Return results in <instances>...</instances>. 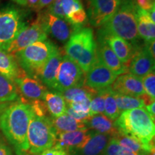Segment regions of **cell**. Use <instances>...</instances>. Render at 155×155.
<instances>
[{
    "label": "cell",
    "mask_w": 155,
    "mask_h": 155,
    "mask_svg": "<svg viewBox=\"0 0 155 155\" xmlns=\"http://www.w3.org/2000/svg\"><path fill=\"white\" fill-rule=\"evenodd\" d=\"M117 76L96 57V61L85 74V86L98 91L111 87Z\"/></svg>",
    "instance_id": "obj_13"
},
{
    "label": "cell",
    "mask_w": 155,
    "mask_h": 155,
    "mask_svg": "<svg viewBox=\"0 0 155 155\" xmlns=\"http://www.w3.org/2000/svg\"><path fill=\"white\" fill-rule=\"evenodd\" d=\"M1 113H2V112H1V111H0V114H1Z\"/></svg>",
    "instance_id": "obj_47"
},
{
    "label": "cell",
    "mask_w": 155,
    "mask_h": 155,
    "mask_svg": "<svg viewBox=\"0 0 155 155\" xmlns=\"http://www.w3.org/2000/svg\"><path fill=\"white\" fill-rule=\"evenodd\" d=\"M66 55L86 73L96 59V41L90 28L75 29L65 46Z\"/></svg>",
    "instance_id": "obj_4"
},
{
    "label": "cell",
    "mask_w": 155,
    "mask_h": 155,
    "mask_svg": "<svg viewBox=\"0 0 155 155\" xmlns=\"http://www.w3.org/2000/svg\"><path fill=\"white\" fill-rule=\"evenodd\" d=\"M94 133V131L88 129L57 134L53 147L65 151L68 155H72L86 145Z\"/></svg>",
    "instance_id": "obj_14"
},
{
    "label": "cell",
    "mask_w": 155,
    "mask_h": 155,
    "mask_svg": "<svg viewBox=\"0 0 155 155\" xmlns=\"http://www.w3.org/2000/svg\"><path fill=\"white\" fill-rule=\"evenodd\" d=\"M112 137L115 139L121 147L130 151L135 155H149L152 149L155 148L154 144L151 146L143 144L137 139L124 134L119 131Z\"/></svg>",
    "instance_id": "obj_28"
},
{
    "label": "cell",
    "mask_w": 155,
    "mask_h": 155,
    "mask_svg": "<svg viewBox=\"0 0 155 155\" xmlns=\"http://www.w3.org/2000/svg\"><path fill=\"white\" fill-rule=\"evenodd\" d=\"M0 155H14L11 145L0 131Z\"/></svg>",
    "instance_id": "obj_35"
},
{
    "label": "cell",
    "mask_w": 155,
    "mask_h": 155,
    "mask_svg": "<svg viewBox=\"0 0 155 155\" xmlns=\"http://www.w3.org/2000/svg\"><path fill=\"white\" fill-rule=\"evenodd\" d=\"M19 99V91L14 81L0 73V103L8 104Z\"/></svg>",
    "instance_id": "obj_29"
},
{
    "label": "cell",
    "mask_w": 155,
    "mask_h": 155,
    "mask_svg": "<svg viewBox=\"0 0 155 155\" xmlns=\"http://www.w3.org/2000/svg\"><path fill=\"white\" fill-rule=\"evenodd\" d=\"M14 155H16V154H14ZM25 155H30V154H25Z\"/></svg>",
    "instance_id": "obj_46"
},
{
    "label": "cell",
    "mask_w": 155,
    "mask_h": 155,
    "mask_svg": "<svg viewBox=\"0 0 155 155\" xmlns=\"http://www.w3.org/2000/svg\"><path fill=\"white\" fill-rule=\"evenodd\" d=\"M97 39L104 41L119 58L122 63L127 66L134 55L136 50L131 45L120 37L99 29Z\"/></svg>",
    "instance_id": "obj_15"
},
{
    "label": "cell",
    "mask_w": 155,
    "mask_h": 155,
    "mask_svg": "<svg viewBox=\"0 0 155 155\" xmlns=\"http://www.w3.org/2000/svg\"><path fill=\"white\" fill-rule=\"evenodd\" d=\"M114 96L120 113L134 108H144L145 106L144 101L141 99V97L120 94L114 91Z\"/></svg>",
    "instance_id": "obj_30"
},
{
    "label": "cell",
    "mask_w": 155,
    "mask_h": 155,
    "mask_svg": "<svg viewBox=\"0 0 155 155\" xmlns=\"http://www.w3.org/2000/svg\"><path fill=\"white\" fill-rule=\"evenodd\" d=\"M85 73L78 64L65 55L60 63L53 91L62 93L68 89L84 85Z\"/></svg>",
    "instance_id": "obj_8"
},
{
    "label": "cell",
    "mask_w": 155,
    "mask_h": 155,
    "mask_svg": "<svg viewBox=\"0 0 155 155\" xmlns=\"http://www.w3.org/2000/svg\"><path fill=\"white\" fill-rule=\"evenodd\" d=\"M111 136L95 132L81 150L72 155H102Z\"/></svg>",
    "instance_id": "obj_21"
},
{
    "label": "cell",
    "mask_w": 155,
    "mask_h": 155,
    "mask_svg": "<svg viewBox=\"0 0 155 155\" xmlns=\"http://www.w3.org/2000/svg\"><path fill=\"white\" fill-rule=\"evenodd\" d=\"M57 132L49 116H39L32 113L28 130L29 154L37 155L52 148Z\"/></svg>",
    "instance_id": "obj_5"
},
{
    "label": "cell",
    "mask_w": 155,
    "mask_h": 155,
    "mask_svg": "<svg viewBox=\"0 0 155 155\" xmlns=\"http://www.w3.org/2000/svg\"><path fill=\"white\" fill-rule=\"evenodd\" d=\"M14 2H15L17 5H20V6H23V7H25V6H27V1L26 0H12Z\"/></svg>",
    "instance_id": "obj_43"
},
{
    "label": "cell",
    "mask_w": 155,
    "mask_h": 155,
    "mask_svg": "<svg viewBox=\"0 0 155 155\" xmlns=\"http://www.w3.org/2000/svg\"><path fill=\"white\" fill-rule=\"evenodd\" d=\"M137 31L139 38L144 42H150L155 39V24L151 20L147 12L137 6Z\"/></svg>",
    "instance_id": "obj_24"
},
{
    "label": "cell",
    "mask_w": 155,
    "mask_h": 155,
    "mask_svg": "<svg viewBox=\"0 0 155 155\" xmlns=\"http://www.w3.org/2000/svg\"><path fill=\"white\" fill-rule=\"evenodd\" d=\"M21 94L30 101L43 100L48 88L37 78L30 76L25 71L14 81Z\"/></svg>",
    "instance_id": "obj_16"
},
{
    "label": "cell",
    "mask_w": 155,
    "mask_h": 155,
    "mask_svg": "<svg viewBox=\"0 0 155 155\" xmlns=\"http://www.w3.org/2000/svg\"><path fill=\"white\" fill-rule=\"evenodd\" d=\"M147 14H148L149 17H150V18L151 19V20L152 21V22H155V7L154 8H152V9H150V10L149 11H147Z\"/></svg>",
    "instance_id": "obj_42"
},
{
    "label": "cell",
    "mask_w": 155,
    "mask_h": 155,
    "mask_svg": "<svg viewBox=\"0 0 155 155\" xmlns=\"http://www.w3.org/2000/svg\"><path fill=\"white\" fill-rule=\"evenodd\" d=\"M111 88L115 93L128 96L139 97L145 94L141 78L131 73L117 76Z\"/></svg>",
    "instance_id": "obj_17"
},
{
    "label": "cell",
    "mask_w": 155,
    "mask_h": 155,
    "mask_svg": "<svg viewBox=\"0 0 155 155\" xmlns=\"http://www.w3.org/2000/svg\"><path fill=\"white\" fill-rule=\"evenodd\" d=\"M32 113L28 103L17 101L9 105L0 114V129L16 155L29 154L28 130Z\"/></svg>",
    "instance_id": "obj_1"
},
{
    "label": "cell",
    "mask_w": 155,
    "mask_h": 155,
    "mask_svg": "<svg viewBox=\"0 0 155 155\" xmlns=\"http://www.w3.org/2000/svg\"><path fill=\"white\" fill-rule=\"evenodd\" d=\"M50 120L57 134L88 129L86 121H78L67 114L59 117H50Z\"/></svg>",
    "instance_id": "obj_26"
},
{
    "label": "cell",
    "mask_w": 155,
    "mask_h": 155,
    "mask_svg": "<svg viewBox=\"0 0 155 155\" xmlns=\"http://www.w3.org/2000/svg\"><path fill=\"white\" fill-rule=\"evenodd\" d=\"M86 127L88 129L102 134L114 137L118 130L114 126V122L104 114H97L91 116L86 121Z\"/></svg>",
    "instance_id": "obj_23"
},
{
    "label": "cell",
    "mask_w": 155,
    "mask_h": 155,
    "mask_svg": "<svg viewBox=\"0 0 155 155\" xmlns=\"http://www.w3.org/2000/svg\"><path fill=\"white\" fill-rule=\"evenodd\" d=\"M102 155H135L130 151L121 147L115 139L111 137Z\"/></svg>",
    "instance_id": "obj_33"
},
{
    "label": "cell",
    "mask_w": 155,
    "mask_h": 155,
    "mask_svg": "<svg viewBox=\"0 0 155 155\" xmlns=\"http://www.w3.org/2000/svg\"><path fill=\"white\" fill-rule=\"evenodd\" d=\"M121 0H87L88 19L94 27L101 28L119 8Z\"/></svg>",
    "instance_id": "obj_11"
},
{
    "label": "cell",
    "mask_w": 155,
    "mask_h": 155,
    "mask_svg": "<svg viewBox=\"0 0 155 155\" xmlns=\"http://www.w3.org/2000/svg\"><path fill=\"white\" fill-rule=\"evenodd\" d=\"M154 46H155V42L154 40L150 42H145V44L144 47L145 48L148 53L152 55V58H155V50H154Z\"/></svg>",
    "instance_id": "obj_38"
},
{
    "label": "cell",
    "mask_w": 155,
    "mask_h": 155,
    "mask_svg": "<svg viewBox=\"0 0 155 155\" xmlns=\"http://www.w3.org/2000/svg\"><path fill=\"white\" fill-rule=\"evenodd\" d=\"M137 9L135 0H121L115 14L100 29L123 38L137 50L141 46L137 31Z\"/></svg>",
    "instance_id": "obj_3"
},
{
    "label": "cell",
    "mask_w": 155,
    "mask_h": 155,
    "mask_svg": "<svg viewBox=\"0 0 155 155\" xmlns=\"http://www.w3.org/2000/svg\"><path fill=\"white\" fill-rule=\"evenodd\" d=\"M43 101L51 117H59L66 114L67 104L61 93L48 91L45 94Z\"/></svg>",
    "instance_id": "obj_25"
},
{
    "label": "cell",
    "mask_w": 155,
    "mask_h": 155,
    "mask_svg": "<svg viewBox=\"0 0 155 155\" xmlns=\"http://www.w3.org/2000/svg\"><path fill=\"white\" fill-rule=\"evenodd\" d=\"M105 89L98 91L96 94L93 97L90 104V110H89L90 117L97 114H104Z\"/></svg>",
    "instance_id": "obj_32"
},
{
    "label": "cell",
    "mask_w": 155,
    "mask_h": 155,
    "mask_svg": "<svg viewBox=\"0 0 155 155\" xmlns=\"http://www.w3.org/2000/svg\"><path fill=\"white\" fill-rule=\"evenodd\" d=\"M144 108L147 110L149 114L153 119L155 120V102H152L148 105L145 106Z\"/></svg>",
    "instance_id": "obj_40"
},
{
    "label": "cell",
    "mask_w": 155,
    "mask_h": 155,
    "mask_svg": "<svg viewBox=\"0 0 155 155\" xmlns=\"http://www.w3.org/2000/svg\"><path fill=\"white\" fill-rule=\"evenodd\" d=\"M38 18L45 29L47 34L61 42H67L78 28L73 26L68 21L55 16L48 10L42 12Z\"/></svg>",
    "instance_id": "obj_12"
},
{
    "label": "cell",
    "mask_w": 155,
    "mask_h": 155,
    "mask_svg": "<svg viewBox=\"0 0 155 155\" xmlns=\"http://www.w3.org/2000/svg\"><path fill=\"white\" fill-rule=\"evenodd\" d=\"M144 90L147 96H150L152 100L155 98V73H150L141 78Z\"/></svg>",
    "instance_id": "obj_34"
},
{
    "label": "cell",
    "mask_w": 155,
    "mask_h": 155,
    "mask_svg": "<svg viewBox=\"0 0 155 155\" xmlns=\"http://www.w3.org/2000/svg\"><path fill=\"white\" fill-rule=\"evenodd\" d=\"M8 106V104H1V103H0V111L2 112Z\"/></svg>",
    "instance_id": "obj_44"
},
{
    "label": "cell",
    "mask_w": 155,
    "mask_h": 155,
    "mask_svg": "<svg viewBox=\"0 0 155 155\" xmlns=\"http://www.w3.org/2000/svg\"><path fill=\"white\" fill-rule=\"evenodd\" d=\"M25 26L22 15L17 8L0 9V49L5 50Z\"/></svg>",
    "instance_id": "obj_7"
},
{
    "label": "cell",
    "mask_w": 155,
    "mask_h": 155,
    "mask_svg": "<svg viewBox=\"0 0 155 155\" xmlns=\"http://www.w3.org/2000/svg\"><path fill=\"white\" fill-rule=\"evenodd\" d=\"M57 46L49 40H40L30 45L15 55V58L25 73L37 78Z\"/></svg>",
    "instance_id": "obj_6"
},
{
    "label": "cell",
    "mask_w": 155,
    "mask_h": 155,
    "mask_svg": "<svg viewBox=\"0 0 155 155\" xmlns=\"http://www.w3.org/2000/svg\"><path fill=\"white\" fill-rule=\"evenodd\" d=\"M96 57L116 76L128 71L127 65L122 63L111 48L99 39H97L96 42Z\"/></svg>",
    "instance_id": "obj_19"
},
{
    "label": "cell",
    "mask_w": 155,
    "mask_h": 155,
    "mask_svg": "<svg viewBox=\"0 0 155 155\" xmlns=\"http://www.w3.org/2000/svg\"><path fill=\"white\" fill-rule=\"evenodd\" d=\"M120 114L121 113L118 108L115 98H114V91L111 90V87H108L105 89L104 115H105L111 121H115L119 117Z\"/></svg>",
    "instance_id": "obj_31"
},
{
    "label": "cell",
    "mask_w": 155,
    "mask_h": 155,
    "mask_svg": "<svg viewBox=\"0 0 155 155\" xmlns=\"http://www.w3.org/2000/svg\"><path fill=\"white\" fill-rule=\"evenodd\" d=\"M27 1V5L31 7V8H34L37 9L38 7L39 0H26Z\"/></svg>",
    "instance_id": "obj_41"
},
{
    "label": "cell",
    "mask_w": 155,
    "mask_h": 155,
    "mask_svg": "<svg viewBox=\"0 0 155 155\" xmlns=\"http://www.w3.org/2000/svg\"><path fill=\"white\" fill-rule=\"evenodd\" d=\"M62 58V53L57 47L37 76V78L41 81L45 86L52 90L55 88L58 68Z\"/></svg>",
    "instance_id": "obj_20"
},
{
    "label": "cell",
    "mask_w": 155,
    "mask_h": 155,
    "mask_svg": "<svg viewBox=\"0 0 155 155\" xmlns=\"http://www.w3.org/2000/svg\"><path fill=\"white\" fill-rule=\"evenodd\" d=\"M96 93L97 91L83 85L81 87L68 89L61 94L66 102L68 107L77 114L89 116L91 101Z\"/></svg>",
    "instance_id": "obj_10"
},
{
    "label": "cell",
    "mask_w": 155,
    "mask_h": 155,
    "mask_svg": "<svg viewBox=\"0 0 155 155\" xmlns=\"http://www.w3.org/2000/svg\"><path fill=\"white\" fill-rule=\"evenodd\" d=\"M154 58L148 53L144 46L136 50L131 58L128 71L131 74L142 78L145 75L154 71Z\"/></svg>",
    "instance_id": "obj_18"
},
{
    "label": "cell",
    "mask_w": 155,
    "mask_h": 155,
    "mask_svg": "<svg viewBox=\"0 0 155 155\" xmlns=\"http://www.w3.org/2000/svg\"><path fill=\"white\" fill-rule=\"evenodd\" d=\"M37 155H68V154L65 151L53 147Z\"/></svg>",
    "instance_id": "obj_37"
},
{
    "label": "cell",
    "mask_w": 155,
    "mask_h": 155,
    "mask_svg": "<svg viewBox=\"0 0 155 155\" xmlns=\"http://www.w3.org/2000/svg\"><path fill=\"white\" fill-rule=\"evenodd\" d=\"M114 126L119 132L137 139L143 144H154V120L144 107L121 112L114 121Z\"/></svg>",
    "instance_id": "obj_2"
},
{
    "label": "cell",
    "mask_w": 155,
    "mask_h": 155,
    "mask_svg": "<svg viewBox=\"0 0 155 155\" xmlns=\"http://www.w3.org/2000/svg\"><path fill=\"white\" fill-rule=\"evenodd\" d=\"M135 2L139 8L149 11L155 7V0H135Z\"/></svg>",
    "instance_id": "obj_36"
},
{
    "label": "cell",
    "mask_w": 155,
    "mask_h": 155,
    "mask_svg": "<svg viewBox=\"0 0 155 155\" xmlns=\"http://www.w3.org/2000/svg\"><path fill=\"white\" fill-rule=\"evenodd\" d=\"M48 39V34L44 26L38 18L32 25L25 26L19 32L16 38L9 45L5 51L10 55H15L19 51L35 42L45 40Z\"/></svg>",
    "instance_id": "obj_9"
},
{
    "label": "cell",
    "mask_w": 155,
    "mask_h": 155,
    "mask_svg": "<svg viewBox=\"0 0 155 155\" xmlns=\"http://www.w3.org/2000/svg\"><path fill=\"white\" fill-rule=\"evenodd\" d=\"M81 0H55L47 10L55 16L67 21L68 17L74 12L83 9Z\"/></svg>",
    "instance_id": "obj_22"
},
{
    "label": "cell",
    "mask_w": 155,
    "mask_h": 155,
    "mask_svg": "<svg viewBox=\"0 0 155 155\" xmlns=\"http://www.w3.org/2000/svg\"><path fill=\"white\" fill-rule=\"evenodd\" d=\"M23 72L14 56L0 49V73L14 81Z\"/></svg>",
    "instance_id": "obj_27"
},
{
    "label": "cell",
    "mask_w": 155,
    "mask_h": 155,
    "mask_svg": "<svg viewBox=\"0 0 155 155\" xmlns=\"http://www.w3.org/2000/svg\"><path fill=\"white\" fill-rule=\"evenodd\" d=\"M55 0H39V3L37 7V10L40 11L41 9L45 8V7H49L53 4Z\"/></svg>",
    "instance_id": "obj_39"
},
{
    "label": "cell",
    "mask_w": 155,
    "mask_h": 155,
    "mask_svg": "<svg viewBox=\"0 0 155 155\" xmlns=\"http://www.w3.org/2000/svg\"><path fill=\"white\" fill-rule=\"evenodd\" d=\"M149 155H155V148H153Z\"/></svg>",
    "instance_id": "obj_45"
}]
</instances>
